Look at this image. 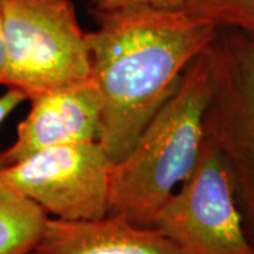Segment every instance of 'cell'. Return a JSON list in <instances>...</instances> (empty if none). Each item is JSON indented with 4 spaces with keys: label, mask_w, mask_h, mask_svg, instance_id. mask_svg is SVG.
Listing matches in <instances>:
<instances>
[{
    "label": "cell",
    "mask_w": 254,
    "mask_h": 254,
    "mask_svg": "<svg viewBox=\"0 0 254 254\" xmlns=\"http://www.w3.org/2000/svg\"><path fill=\"white\" fill-rule=\"evenodd\" d=\"M153 227L184 254H254L226 168L206 137L195 170L158 210Z\"/></svg>",
    "instance_id": "cell-5"
},
{
    "label": "cell",
    "mask_w": 254,
    "mask_h": 254,
    "mask_svg": "<svg viewBox=\"0 0 254 254\" xmlns=\"http://www.w3.org/2000/svg\"><path fill=\"white\" fill-rule=\"evenodd\" d=\"M3 86L27 100L92 78L86 33L72 0H1Z\"/></svg>",
    "instance_id": "cell-3"
},
{
    "label": "cell",
    "mask_w": 254,
    "mask_h": 254,
    "mask_svg": "<svg viewBox=\"0 0 254 254\" xmlns=\"http://www.w3.org/2000/svg\"><path fill=\"white\" fill-rule=\"evenodd\" d=\"M209 53L212 91L203 119L205 137L226 168L254 246V38L219 28Z\"/></svg>",
    "instance_id": "cell-4"
},
{
    "label": "cell",
    "mask_w": 254,
    "mask_h": 254,
    "mask_svg": "<svg viewBox=\"0 0 254 254\" xmlns=\"http://www.w3.org/2000/svg\"><path fill=\"white\" fill-rule=\"evenodd\" d=\"M184 9L216 27L254 38V0H185Z\"/></svg>",
    "instance_id": "cell-10"
},
{
    "label": "cell",
    "mask_w": 254,
    "mask_h": 254,
    "mask_svg": "<svg viewBox=\"0 0 254 254\" xmlns=\"http://www.w3.org/2000/svg\"><path fill=\"white\" fill-rule=\"evenodd\" d=\"M48 215L0 178V254H30Z\"/></svg>",
    "instance_id": "cell-9"
},
{
    "label": "cell",
    "mask_w": 254,
    "mask_h": 254,
    "mask_svg": "<svg viewBox=\"0 0 254 254\" xmlns=\"http://www.w3.org/2000/svg\"><path fill=\"white\" fill-rule=\"evenodd\" d=\"M112 167L96 140L46 148L0 168V178L48 218L93 220L108 215Z\"/></svg>",
    "instance_id": "cell-6"
},
{
    "label": "cell",
    "mask_w": 254,
    "mask_h": 254,
    "mask_svg": "<svg viewBox=\"0 0 254 254\" xmlns=\"http://www.w3.org/2000/svg\"><path fill=\"white\" fill-rule=\"evenodd\" d=\"M26 100L27 98L20 91L6 88V92L0 95V125Z\"/></svg>",
    "instance_id": "cell-12"
},
{
    "label": "cell",
    "mask_w": 254,
    "mask_h": 254,
    "mask_svg": "<svg viewBox=\"0 0 254 254\" xmlns=\"http://www.w3.org/2000/svg\"><path fill=\"white\" fill-rule=\"evenodd\" d=\"M210 91L208 47L190 63L177 91L148 122L133 148L113 163L108 215L153 226L158 210L198 164Z\"/></svg>",
    "instance_id": "cell-2"
},
{
    "label": "cell",
    "mask_w": 254,
    "mask_h": 254,
    "mask_svg": "<svg viewBox=\"0 0 254 254\" xmlns=\"http://www.w3.org/2000/svg\"><path fill=\"white\" fill-rule=\"evenodd\" d=\"M86 33L92 79L102 96L98 141L113 163L177 91L190 63L208 48L219 27L184 7H131L95 13Z\"/></svg>",
    "instance_id": "cell-1"
},
{
    "label": "cell",
    "mask_w": 254,
    "mask_h": 254,
    "mask_svg": "<svg viewBox=\"0 0 254 254\" xmlns=\"http://www.w3.org/2000/svg\"><path fill=\"white\" fill-rule=\"evenodd\" d=\"M30 103L28 115L18 123L14 141L0 151V168L46 148L98 140L102 96L92 78L38 95Z\"/></svg>",
    "instance_id": "cell-7"
},
{
    "label": "cell",
    "mask_w": 254,
    "mask_h": 254,
    "mask_svg": "<svg viewBox=\"0 0 254 254\" xmlns=\"http://www.w3.org/2000/svg\"><path fill=\"white\" fill-rule=\"evenodd\" d=\"M95 13H109L131 7H163L178 9L184 7L185 0H88Z\"/></svg>",
    "instance_id": "cell-11"
},
{
    "label": "cell",
    "mask_w": 254,
    "mask_h": 254,
    "mask_svg": "<svg viewBox=\"0 0 254 254\" xmlns=\"http://www.w3.org/2000/svg\"><path fill=\"white\" fill-rule=\"evenodd\" d=\"M30 254H184L153 226H140L120 215L93 220L47 219Z\"/></svg>",
    "instance_id": "cell-8"
},
{
    "label": "cell",
    "mask_w": 254,
    "mask_h": 254,
    "mask_svg": "<svg viewBox=\"0 0 254 254\" xmlns=\"http://www.w3.org/2000/svg\"><path fill=\"white\" fill-rule=\"evenodd\" d=\"M4 66H6V58H4L3 20H1V0H0V86H3V79H4Z\"/></svg>",
    "instance_id": "cell-13"
}]
</instances>
